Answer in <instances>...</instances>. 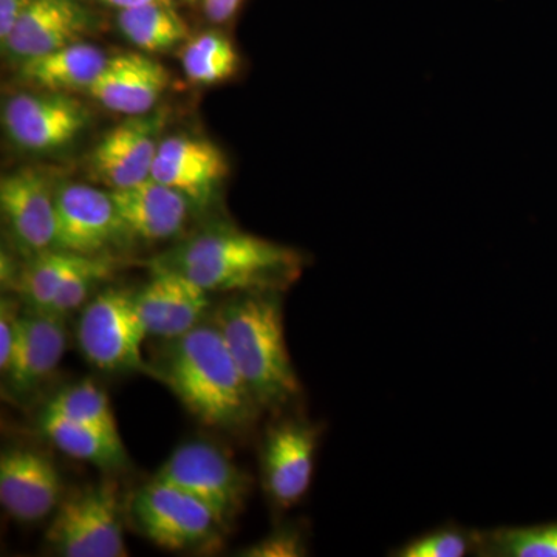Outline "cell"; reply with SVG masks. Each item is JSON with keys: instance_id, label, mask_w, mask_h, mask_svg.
Instances as JSON below:
<instances>
[{"instance_id": "cell-34", "label": "cell", "mask_w": 557, "mask_h": 557, "mask_svg": "<svg viewBox=\"0 0 557 557\" xmlns=\"http://www.w3.org/2000/svg\"><path fill=\"white\" fill-rule=\"evenodd\" d=\"M186 2H196V0H186Z\"/></svg>"}, {"instance_id": "cell-12", "label": "cell", "mask_w": 557, "mask_h": 557, "mask_svg": "<svg viewBox=\"0 0 557 557\" xmlns=\"http://www.w3.org/2000/svg\"><path fill=\"white\" fill-rule=\"evenodd\" d=\"M0 209L11 239L25 258L54 248V189L42 172L25 168L3 175Z\"/></svg>"}, {"instance_id": "cell-20", "label": "cell", "mask_w": 557, "mask_h": 557, "mask_svg": "<svg viewBox=\"0 0 557 557\" xmlns=\"http://www.w3.org/2000/svg\"><path fill=\"white\" fill-rule=\"evenodd\" d=\"M109 58L97 47L76 42L22 61L21 78L51 94L89 90Z\"/></svg>"}, {"instance_id": "cell-26", "label": "cell", "mask_w": 557, "mask_h": 557, "mask_svg": "<svg viewBox=\"0 0 557 557\" xmlns=\"http://www.w3.org/2000/svg\"><path fill=\"white\" fill-rule=\"evenodd\" d=\"M480 542L487 556L557 557V523L500 530Z\"/></svg>"}, {"instance_id": "cell-24", "label": "cell", "mask_w": 557, "mask_h": 557, "mask_svg": "<svg viewBox=\"0 0 557 557\" xmlns=\"http://www.w3.org/2000/svg\"><path fill=\"white\" fill-rule=\"evenodd\" d=\"M182 62L188 79L200 86L233 78L240 65L233 42L218 32L203 33L190 39L183 49Z\"/></svg>"}, {"instance_id": "cell-14", "label": "cell", "mask_w": 557, "mask_h": 557, "mask_svg": "<svg viewBox=\"0 0 557 557\" xmlns=\"http://www.w3.org/2000/svg\"><path fill=\"white\" fill-rule=\"evenodd\" d=\"M67 346L64 317L28 309L21 314L16 341L2 376L16 398L30 397L60 368Z\"/></svg>"}, {"instance_id": "cell-11", "label": "cell", "mask_w": 557, "mask_h": 557, "mask_svg": "<svg viewBox=\"0 0 557 557\" xmlns=\"http://www.w3.org/2000/svg\"><path fill=\"white\" fill-rule=\"evenodd\" d=\"M161 127L163 119L159 113L121 121L91 150V177L109 190L131 188L150 178L159 153Z\"/></svg>"}, {"instance_id": "cell-4", "label": "cell", "mask_w": 557, "mask_h": 557, "mask_svg": "<svg viewBox=\"0 0 557 557\" xmlns=\"http://www.w3.org/2000/svg\"><path fill=\"white\" fill-rule=\"evenodd\" d=\"M47 544L64 557H126L123 508L115 480L102 479L64 498L46 534Z\"/></svg>"}, {"instance_id": "cell-9", "label": "cell", "mask_w": 557, "mask_h": 557, "mask_svg": "<svg viewBox=\"0 0 557 557\" xmlns=\"http://www.w3.org/2000/svg\"><path fill=\"white\" fill-rule=\"evenodd\" d=\"M318 442L319 428L304 420L281 421L265 435L262 482L278 508H293L309 493Z\"/></svg>"}, {"instance_id": "cell-3", "label": "cell", "mask_w": 557, "mask_h": 557, "mask_svg": "<svg viewBox=\"0 0 557 557\" xmlns=\"http://www.w3.org/2000/svg\"><path fill=\"white\" fill-rule=\"evenodd\" d=\"M214 324L260 408H284L298 397L276 292L244 293L220 309Z\"/></svg>"}, {"instance_id": "cell-18", "label": "cell", "mask_w": 557, "mask_h": 557, "mask_svg": "<svg viewBox=\"0 0 557 557\" xmlns=\"http://www.w3.org/2000/svg\"><path fill=\"white\" fill-rule=\"evenodd\" d=\"M87 28L89 17L78 0H32L3 44L24 61L81 42Z\"/></svg>"}, {"instance_id": "cell-2", "label": "cell", "mask_w": 557, "mask_h": 557, "mask_svg": "<svg viewBox=\"0 0 557 557\" xmlns=\"http://www.w3.org/2000/svg\"><path fill=\"white\" fill-rule=\"evenodd\" d=\"M153 267L185 274L207 292H281L302 271L295 249L234 228L203 231Z\"/></svg>"}, {"instance_id": "cell-16", "label": "cell", "mask_w": 557, "mask_h": 557, "mask_svg": "<svg viewBox=\"0 0 557 557\" xmlns=\"http://www.w3.org/2000/svg\"><path fill=\"white\" fill-rule=\"evenodd\" d=\"M168 70L143 53L109 58L87 94L102 108L127 116L146 115L170 86Z\"/></svg>"}, {"instance_id": "cell-31", "label": "cell", "mask_w": 557, "mask_h": 557, "mask_svg": "<svg viewBox=\"0 0 557 557\" xmlns=\"http://www.w3.org/2000/svg\"><path fill=\"white\" fill-rule=\"evenodd\" d=\"M30 2L32 0H0V39L2 42Z\"/></svg>"}, {"instance_id": "cell-10", "label": "cell", "mask_w": 557, "mask_h": 557, "mask_svg": "<svg viewBox=\"0 0 557 557\" xmlns=\"http://www.w3.org/2000/svg\"><path fill=\"white\" fill-rule=\"evenodd\" d=\"M57 239L54 248L81 256H98L126 234L110 190L83 183H64L54 189Z\"/></svg>"}, {"instance_id": "cell-7", "label": "cell", "mask_w": 557, "mask_h": 557, "mask_svg": "<svg viewBox=\"0 0 557 557\" xmlns=\"http://www.w3.org/2000/svg\"><path fill=\"white\" fill-rule=\"evenodd\" d=\"M153 480L196 497L225 528L239 516L249 490L247 474L222 449L208 442L178 446Z\"/></svg>"}, {"instance_id": "cell-15", "label": "cell", "mask_w": 557, "mask_h": 557, "mask_svg": "<svg viewBox=\"0 0 557 557\" xmlns=\"http://www.w3.org/2000/svg\"><path fill=\"white\" fill-rule=\"evenodd\" d=\"M156 273L137 292L139 317L149 336L175 339L201 322L209 306V292L185 274L153 267Z\"/></svg>"}, {"instance_id": "cell-17", "label": "cell", "mask_w": 557, "mask_h": 557, "mask_svg": "<svg viewBox=\"0 0 557 557\" xmlns=\"http://www.w3.org/2000/svg\"><path fill=\"white\" fill-rule=\"evenodd\" d=\"M228 171V160L214 143L175 135L160 143L150 177L178 190L189 201L205 203Z\"/></svg>"}, {"instance_id": "cell-29", "label": "cell", "mask_w": 557, "mask_h": 557, "mask_svg": "<svg viewBox=\"0 0 557 557\" xmlns=\"http://www.w3.org/2000/svg\"><path fill=\"white\" fill-rule=\"evenodd\" d=\"M248 557H298L306 555V545L298 531L281 530L240 553Z\"/></svg>"}, {"instance_id": "cell-6", "label": "cell", "mask_w": 557, "mask_h": 557, "mask_svg": "<svg viewBox=\"0 0 557 557\" xmlns=\"http://www.w3.org/2000/svg\"><path fill=\"white\" fill-rule=\"evenodd\" d=\"M132 516L149 541L171 552L207 549L226 530L207 505L153 479L132 498Z\"/></svg>"}, {"instance_id": "cell-33", "label": "cell", "mask_w": 557, "mask_h": 557, "mask_svg": "<svg viewBox=\"0 0 557 557\" xmlns=\"http://www.w3.org/2000/svg\"><path fill=\"white\" fill-rule=\"evenodd\" d=\"M109 5L116 7L120 10L134 9V7L146 5L152 2H172V0H102Z\"/></svg>"}, {"instance_id": "cell-5", "label": "cell", "mask_w": 557, "mask_h": 557, "mask_svg": "<svg viewBox=\"0 0 557 557\" xmlns=\"http://www.w3.org/2000/svg\"><path fill=\"white\" fill-rule=\"evenodd\" d=\"M137 292L106 288L84 306L76 339L83 357L102 372L146 370L143 341L148 338Z\"/></svg>"}, {"instance_id": "cell-22", "label": "cell", "mask_w": 557, "mask_h": 557, "mask_svg": "<svg viewBox=\"0 0 557 557\" xmlns=\"http://www.w3.org/2000/svg\"><path fill=\"white\" fill-rule=\"evenodd\" d=\"M119 27L134 46L148 53L174 49L189 36L188 24L172 2H152L121 10Z\"/></svg>"}, {"instance_id": "cell-23", "label": "cell", "mask_w": 557, "mask_h": 557, "mask_svg": "<svg viewBox=\"0 0 557 557\" xmlns=\"http://www.w3.org/2000/svg\"><path fill=\"white\" fill-rule=\"evenodd\" d=\"M83 259L84 256L75 252L47 249L27 259L24 269L17 273L14 288L28 304V309L47 311L65 278Z\"/></svg>"}, {"instance_id": "cell-32", "label": "cell", "mask_w": 557, "mask_h": 557, "mask_svg": "<svg viewBox=\"0 0 557 557\" xmlns=\"http://www.w3.org/2000/svg\"><path fill=\"white\" fill-rule=\"evenodd\" d=\"M242 0H205V10L212 22L231 20L239 9Z\"/></svg>"}, {"instance_id": "cell-25", "label": "cell", "mask_w": 557, "mask_h": 557, "mask_svg": "<svg viewBox=\"0 0 557 557\" xmlns=\"http://www.w3.org/2000/svg\"><path fill=\"white\" fill-rule=\"evenodd\" d=\"M46 409L81 423L100 428L109 434L120 435L108 394L89 380L73 384L54 395Z\"/></svg>"}, {"instance_id": "cell-30", "label": "cell", "mask_w": 557, "mask_h": 557, "mask_svg": "<svg viewBox=\"0 0 557 557\" xmlns=\"http://www.w3.org/2000/svg\"><path fill=\"white\" fill-rule=\"evenodd\" d=\"M21 314L16 300L2 299L0 304V372L7 369L13 354Z\"/></svg>"}, {"instance_id": "cell-27", "label": "cell", "mask_w": 557, "mask_h": 557, "mask_svg": "<svg viewBox=\"0 0 557 557\" xmlns=\"http://www.w3.org/2000/svg\"><path fill=\"white\" fill-rule=\"evenodd\" d=\"M112 260L106 256H84L78 267L65 278L58 292L57 298L51 302V313L69 317L72 311L81 309L90 300L95 292L113 271Z\"/></svg>"}, {"instance_id": "cell-21", "label": "cell", "mask_w": 557, "mask_h": 557, "mask_svg": "<svg viewBox=\"0 0 557 557\" xmlns=\"http://www.w3.org/2000/svg\"><path fill=\"white\" fill-rule=\"evenodd\" d=\"M39 429L65 456L89 461L106 471L126 465L127 454L120 435L109 434L49 409L40 413Z\"/></svg>"}, {"instance_id": "cell-1", "label": "cell", "mask_w": 557, "mask_h": 557, "mask_svg": "<svg viewBox=\"0 0 557 557\" xmlns=\"http://www.w3.org/2000/svg\"><path fill=\"white\" fill-rule=\"evenodd\" d=\"M168 343L157 364V379L164 381L201 423L236 431L258 418L262 408L231 357L218 325L200 322Z\"/></svg>"}, {"instance_id": "cell-8", "label": "cell", "mask_w": 557, "mask_h": 557, "mask_svg": "<svg viewBox=\"0 0 557 557\" xmlns=\"http://www.w3.org/2000/svg\"><path fill=\"white\" fill-rule=\"evenodd\" d=\"M89 110L67 94H22L3 106L2 123L21 148L49 152L70 145L89 124Z\"/></svg>"}, {"instance_id": "cell-13", "label": "cell", "mask_w": 557, "mask_h": 557, "mask_svg": "<svg viewBox=\"0 0 557 557\" xmlns=\"http://www.w3.org/2000/svg\"><path fill=\"white\" fill-rule=\"evenodd\" d=\"M60 469L46 454L11 448L0 457V504L17 522L49 518L64 498Z\"/></svg>"}, {"instance_id": "cell-19", "label": "cell", "mask_w": 557, "mask_h": 557, "mask_svg": "<svg viewBox=\"0 0 557 557\" xmlns=\"http://www.w3.org/2000/svg\"><path fill=\"white\" fill-rule=\"evenodd\" d=\"M110 196L126 234L143 240L171 239L188 219L189 200L152 177L131 188L110 190Z\"/></svg>"}, {"instance_id": "cell-28", "label": "cell", "mask_w": 557, "mask_h": 557, "mask_svg": "<svg viewBox=\"0 0 557 557\" xmlns=\"http://www.w3.org/2000/svg\"><path fill=\"white\" fill-rule=\"evenodd\" d=\"M479 539L469 536L467 531L457 528L432 531L426 536L416 539L405 545L397 556L401 557H461L474 549Z\"/></svg>"}]
</instances>
